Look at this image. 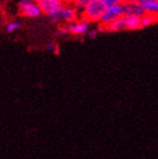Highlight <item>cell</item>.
Here are the masks:
<instances>
[{"label":"cell","mask_w":158,"mask_h":159,"mask_svg":"<svg viewBox=\"0 0 158 159\" xmlns=\"http://www.w3.org/2000/svg\"><path fill=\"white\" fill-rule=\"evenodd\" d=\"M106 5L102 1V0H93L89 3H87L84 8H82L79 14H80V18L85 19L89 23H95V24H100L102 20L104 12L106 10Z\"/></svg>","instance_id":"obj_1"},{"label":"cell","mask_w":158,"mask_h":159,"mask_svg":"<svg viewBox=\"0 0 158 159\" xmlns=\"http://www.w3.org/2000/svg\"><path fill=\"white\" fill-rule=\"evenodd\" d=\"M49 17L54 23H58V24L61 25H67L69 23H72V21L79 19L78 17H80V14H79V10L76 7L73 6L71 2H69L64 3L63 6L59 8L53 14H51Z\"/></svg>","instance_id":"obj_2"},{"label":"cell","mask_w":158,"mask_h":159,"mask_svg":"<svg viewBox=\"0 0 158 159\" xmlns=\"http://www.w3.org/2000/svg\"><path fill=\"white\" fill-rule=\"evenodd\" d=\"M124 16H125V11H124V6H123V3L107 7L105 12H104L103 17H102V20H100V23L98 25H100V26H105V25L111 24V23L118 20V19L122 18V17H124Z\"/></svg>","instance_id":"obj_3"},{"label":"cell","mask_w":158,"mask_h":159,"mask_svg":"<svg viewBox=\"0 0 158 159\" xmlns=\"http://www.w3.org/2000/svg\"><path fill=\"white\" fill-rule=\"evenodd\" d=\"M18 8L21 15L27 18H37L42 14V10L35 0H21Z\"/></svg>","instance_id":"obj_4"},{"label":"cell","mask_w":158,"mask_h":159,"mask_svg":"<svg viewBox=\"0 0 158 159\" xmlns=\"http://www.w3.org/2000/svg\"><path fill=\"white\" fill-rule=\"evenodd\" d=\"M68 30H69L70 35H75V36H82V35H87L89 31V26H91V23L85 19H77V20L72 21V23H69L67 24Z\"/></svg>","instance_id":"obj_5"},{"label":"cell","mask_w":158,"mask_h":159,"mask_svg":"<svg viewBox=\"0 0 158 159\" xmlns=\"http://www.w3.org/2000/svg\"><path fill=\"white\" fill-rule=\"evenodd\" d=\"M35 1L42 10V14H45L48 17L64 5V2L61 0H35Z\"/></svg>","instance_id":"obj_6"},{"label":"cell","mask_w":158,"mask_h":159,"mask_svg":"<svg viewBox=\"0 0 158 159\" xmlns=\"http://www.w3.org/2000/svg\"><path fill=\"white\" fill-rule=\"evenodd\" d=\"M123 6H124L125 15H132V16H138V17H142V16L146 14L142 5H140V3L123 2Z\"/></svg>","instance_id":"obj_7"},{"label":"cell","mask_w":158,"mask_h":159,"mask_svg":"<svg viewBox=\"0 0 158 159\" xmlns=\"http://www.w3.org/2000/svg\"><path fill=\"white\" fill-rule=\"evenodd\" d=\"M103 32H111V33H116V32H122L127 31V26H125V20L124 17L118 19V20L113 21L111 24H107L105 26H100Z\"/></svg>","instance_id":"obj_8"},{"label":"cell","mask_w":158,"mask_h":159,"mask_svg":"<svg viewBox=\"0 0 158 159\" xmlns=\"http://www.w3.org/2000/svg\"><path fill=\"white\" fill-rule=\"evenodd\" d=\"M125 26H127V31H137L142 28L141 26V17L132 15H125L124 16Z\"/></svg>","instance_id":"obj_9"},{"label":"cell","mask_w":158,"mask_h":159,"mask_svg":"<svg viewBox=\"0 0 158 159\" xmlns=\"http://www.w3.org/2000/svg\"><path fill=\"white\" fill-rule=\"evenodd\" d=\"M158 21V17L152 14H145V15L141 17V26L143 27H148V26H151V25L156 24Z\"/></svg>","instance_id":"obj_10"},{"label":"cell","mask_w":158,"mask_h":159,"mask_svg":"<svg viewBox=\"0 0 158 159\" xmlns=\"http://www.w3.org/2000/svg\"><path fill=\"white\" fill-rule=\"evenodd\" d=\"M143 9L147 14H152L158 17V0L157 1H151V2H147L142 5Z\"/></svg>","instance_id":"obj_11"},{"label":"cell","mask_w":158,"mask_h":159,"mask_svg":"<svg viewBox=\"0 0 158 159\" xmlns=\"http://www.w3.org/2000/svg\"><path fill=\"white\" fill-rule=\"evenodd\" d=\"M21 27V21L12 20L6 25V32H7V33H14V32H16L17 30H19Z\"/></svg>","instance_id":"obj_12"},{"label":"cell","mask_w":158,"mask_h":159,"mask_svg":"<svg viewBox=\"0 0 158 159\" xmlns=\"http://www.w3.org/2000/svg\"><path fill=\"white\" fill-rule=\"evenodd\" d=\"M91 1H93V0H71V3L80 11V10H81L87 3L91 2Z\"/></svg>","instance_id":"obj_13"},{"label":"cell","mask_w":158,"mask_h":159,"mask_svg":"<svg viewBox=\"0 0 158 159\" xmlns=\"http://www.w3.org/2000/svg\"><path fill=\"white\" fill-rule=\"evenodd\" d=\"M100 32H103V31H102L100 26L98 25L97 28H89V31H88V33H87V35H88L91 39H95V37L97 36V34L100 33Z\"/></svg>","instance_id":"obj_14"},{"label":"cell","mask_w":158,"mask_h":159,"mask_svg":"<svg viewBox=\"0 0 158 159\" xmlns=\"http://www.w3.org/2000/svg\"><path fill=\"white\" fill-rule=\"evenodd\" d=\"M58 34L59 35H62V36H67V35H70L69 30H68L67 25H60L58 27Z\"/></svg>","instance_id":"obj_15"},{"label":"cell","mask_w":158,"mask_h":159,"mask_svg":"<svg viewBox=\"0 0 158 159\" xmlns=\"http://www.w3.org/2000/svg\"><path fill=\"white\" fill-rule=\"evenodd\" d=\"M106 7H111V6H115V5H120V3H123L124 0H102Z\"/></svg>","instance_id":"obj_16"},{"label":"cell","mask_w":158,"mask_h":159,"mask_svg":"<svg viewBox=\"0 0 158 159\" xmlns=\"http://www.w3.org/2000/svg\"><path fill=\"white\" fill-rule=\"evenodd\" d=\"M46 51H49V52H57V50H58V45H57V43L55 42H50L48 45H46Z\"/></svg>","instance_id":"obj_17"},{"label":"cell","mask_w":158,"mask_h":159,"mask_svg":"<svg viewBox=\"0 0 158 159\" xmlns=\"http://www.w3.org/2000/svg\"><path fill=\"white\" fill-rule=\"evenodd\" d=\"M151 1H157V0H124V2H137L140 5H143V3L147 2H151Z\"/></svg>","instance_id":"obj_18"},{"label":"cell","mask_w":158,"mask_h":159,"mask_svg":"<svg viewBox=\"0 0 158 159\" xmlns=\"http://www.w3.org/2000/svg\"><path fill=\"white\" fill-rule=\"evenodd\" d=\"M61 1H63L64 3H69V2H71V0H61Z\"/></svg>","instance_id":"obj_19"},{"label":"cell","mask_w":158,"mask_h":159,"mask_svg":"<svg viewBox=\"0 0 158 159\" xmlns=\"http://www.w3.org/2000/svg\"><path fill=\"white\" fill-rule=\"evenodd\" d=\"M0 10H1V3H0Z\"/></svg>","instance_id":"obj_20"},{"label":"cell","mask_w":158,"mask_h":159,"mask_svg":"<svg viewBox=\"0 0 158 159\" xmlns=\"http://www.w3.org/2000/svg\"><path fill=\"white\" fill-rule=\"evenodd\" d=\"M0 25H1V21H0Z\"/></svg>","instance_id":"obj_21"}]
</instances>
